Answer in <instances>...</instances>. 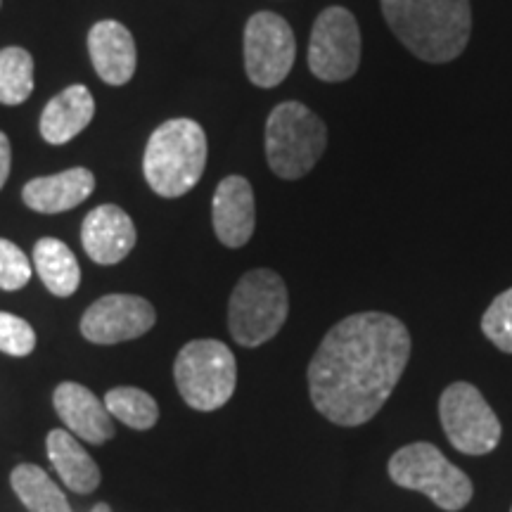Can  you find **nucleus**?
Listing matches in <instances>:
<instances>
[{
    "instance_id": "26",
    "label": "nucleus",
    "mask_w": 512,
    "mask_h": 512,
    "mask_svg": "<svg viewBox=\"0 0 512 512\" xmlns=\"http://www.w3.org/2000/svg\"><path fill=\"white\" fill-rule=\"evenodd\" d=\"M10 164H12V150H10V140L0 131V190H3L5 181L10 176Z\"/></svg>"
},
{
    "instance_id": "17",
    "label": "nucleus",
    "mask_w": 512,
    "mask_h": 512,
    "mask_svg": "<svg viewBox=\"0 0 512 512\" xmlns=\"http://www.w3.org/2000/svg\"><path fill=\"white\" fill-rule=\"evenodd\" d=\"M95 100L86 86H69L48 102L41 114V136L50 145H64L93 121Z\"/></svg>"
},
{
    "instance_id": "9",
    "label": "nucleus",
    "mask_w": 512,
    "mask_h": 512,
    "mask_svg": "<svg viewBox=\"0 0 512 512\" xmlns=\"http://www.w3.org/2000/svg\"><path fill=\"white\" fill-rule=\"evenodd\" d=\"M361 64V31L351 10L332 8L316 17L309 41V69L320 81H349Z\"/></svg>"
},
{
    "instance_id": "7",
    "label": "nucleus",
    "mask_w": 512,
    "mask_h": 512,
    "mask_svg": "<svg viewBox=\"0 0 512 512\" xmlns=\"http://www.w3.org/2000/svg\"><path fill=\"white\" fill-rule=\"evenodd\" d=\"M389 479L403 489L427 496L446 512L463 510L472 501V482L463 470L448 463L437 446L418 441L399 448L389 458Z\"/></svg>"
},
{
    "instance_id": "3",
    "label": "nucleus",
    "mask_w": 512,
    "mask_h": 512,
    "mask_svg": "<svg viewBox=\"0 0 512 512\" xmlns=\"http://www.w3.org/2000/svg\"><path fill=\"white\" fill-rule=\"evenodd\" d=\"M207 166V136L192 119H171L147 140L145 181L159 197H183L200 183Z\"/></svg>"
},
{
    "instance_id": "21",
    "label": "nucleus",
    "mask_w": 512,
    "mask_h": 512,
    "mask_svg": "<svg viewBox=\"0 0 512 512\" xmlns=\"http://www.w3.org/2000/svg\"><path fill=\"white\" fill-rule=\"evenodd\" d=\"M105 406L112 418L121 420L131 430H150L159 420L157 401L138 387L110 389L105 396Z\"/></svg>"
},
{
    "instance_id": "11",
    "label": "nucleus",
    "mask_w": 512,
    "mask_h": 512,
    "mask_svg": "<svg viewBox=\"0 0 512 512\" xmlns=\"http://www.w3.org/2000/svg\"><path fill=\"white\" fill-rule=\"evenodd\" d=\"M155 306L136 294H107L88 306L81 335L93 344H119L143 337L155 328Z\"/></svg>"
},
{
    "instance_id": "14",
    "label": "nucleus",
    "mask_w": 512,
    "mask_h": 512,
    "mask_svg": "<svg viewBox=\"0 0 512 512\" xmlns=\"http://www.w3.org/2000/svg\"><path fill=\"white\" fill-rule=\"evenodd\" d=\"M53 406L67 430L88 444L100 446L114 437V422L105 401L76 382H62L53 394Z\"/></svg>"
},
{
    "instance_id": "6",
    "label": "nucleus",
    "mask_w": 512,
    "mask_h": 512,
    "mask_svg": "<svg viewBox=\"0 0 512 512\" xmlns=\"http://www.w3.org/2000/svg\"><path fill=\"white\" fill-rule=\"evenodd\" d=\"M174 380L190 408L209 413L226 406L233 396L238 363L233 351L219 339H192L178 351Z\"/></svg>"
},
{
    "instance_id": "10",
    "label": "nucleus",
    "mask_w": 512,
    "mask_h": 512,
    "mask_svg": "<svg viewBox=\"0 0 512 512\" xmlns=\"http://www.w3.org/2000/svg\"><path fill=\"white\" fill-rule=\"evenodd\" d=\"M297 57L294 31L275 12H256L245 27V69L259 88H275L292 72Z\"/></svg>"
},
{
    "instance_id": "27",
    "label": "nucleus",
    "mask_w": 512,
    "mask_h": 512,
    "mask_svg": "<svg viewBox=\"0 0 512 512\" xmlns=\"http://www.w3.org/2000/svg\"><path fill=\"white\" fill-rule=\"evenodd\" d=\"M91 512H112V508H110V505H107V503H98Z\"/></svg>"
},
{
    "instance_id": "15",
    "label": "nucleus",
    "mask_w": 512,
    "mask_h": 512,
    "mask_svg": "<svg viewBox=\"0 0 512 512\" xmlns=\"http://www.w3.org/2000/svg\"><path fill=\"white\" fill-rule=\"evenodd\" d=\"M88 50L98 76L110 86H124L136 74V41L114 19H102L88 34Z\"/></svg>"
},
{
    "instance_id": "12",
    "label": "nucleus",
    "mask_w": 512,
    "mask_h": 512,
    "mask_svg": "<svg viewBox=\"0 0 512 512\" xmlns=\"http://www.w3.org/2000/svg\"><path fill=\"white\" fill-rule=\"evenodd\" d=\"M81 242L95 264L114 266L136 247V226L117 204H100L83 219Z\"/></svg>"
},
{
    "instance_id": "25",
    "label": "nucleus",
    "mask_w": 512,
    "mask_h": 512,
    "mask_svg": "<svg viewBox=\"0 0 512 512\" xmlns=\"http://www.w3.org/2000/svg\"><path fill=\"white\" fill-rule=\"evenodd\" d=\"M36 347V332L24 318L0 311V351L8 356H29Z\"/></svg>"
},
{
    "instance_id": "19",
    "label": "nucleus",
    "mask_w": 512,
    "mask_h": 512,
    "mask_svg": "<svg viewBox=\"0 0 512 512\" xmlns=\"http://www.w3.org/2000/svg\"><path fill=\"white\" fill-rule=\"evenodd\" d=\"M34 266L43 285L55 297H72L79 290L81 268L72 249L55 238H43L34 247Z\"/></svg>"
},
{
    "instance_id": "20",
    "label": "nucleus",
    "mask_w": 512,
    "mask_h": 512,
    "mask_svg": "<svg viewBox=\"0 0 512 512\" xmlns=\"http://www.w3.org/2000/svg\"><path fill=\"white\" fill-rule=\"evenodd\" d=\"M10 484L29 512H72L60 486L38 465H17L10 475Z\"/></svg>"
},
{
    "instance_id": "8",
    "label": "nucleus",
    "mask_w": 512,
    "mask_h": 512,
    "mask_svg": "<svg viewBox=\"0 0 512 512\" xmlns=\"http://www.w3.org/2000/svg\"><path fill=\"white\" fill-rule=\"evenodd\" d=\"M439 420L448 441L465 456H486L501 441L503 427L475 384H448L439 399Z\"/></svg>"
},
{
    "instance_id": "2",
    "label": "nucleus",
    "mask_w": 512,
    "mask_h": 512,
    "mask_svg": "<svg viewBox=\"0 0 512 512\" xmlns=\"http://www.w3.org/2000/svg\"><path fill=\"white\" fill-rule=\"evenodd\" d=\"M392 34L422 62L463 55L472 34L470 0H380Z\"/></svg>"
},
{
    "instance_id": "28",
    "label": "nucleus",
    "mask_w": 512,
    "mask_h": 512,
    "mask_svg": "<svg viewBox=\"0 0 512 512\" xmlns=\"http://www.w3.org/2000/svg\"><path fill=\"white\" fill-rule=\"evenodd\" d=\"M510 512H512V508H510Z\"/></svg>"
},
{
    "instance_id": "1",
    "label": "nucleus",
    "mask_w": 512,
    "mask_h": 512,
    "mask_svg": "<svg viewBox=\"0 0 512 512\" xmlns=\"http://www.w3.org/2000/svg\"><path fill=\"white\" fill-rule=\"evenodd\" d=\"M411 347V332L389 313L339 320L309 363L313 408L339 427L366 425L399 384Z\"/></svg>"
},
{
    "instance_id": "24",
    "label": "nucleus",
    "mask_w": 512,
    "mask_h": 512,
    "mask_svg": "<svg viewBox=\"0 0 512 512\" xmlns=\"http://www.w3.org/2000/svg\"><path fill=\"white\" fill-rule=\"evenodd\" d=\"M31 280V261L15 242L0 238V290H22Z\"/></svg>"
},
{
    "instance_id": "18",
    "label": "nucleus",
    "mask_w": 512,
    "mask_h": 512,
    "mask_svg": "<svg viewBox=\"0 0 512 512\" xmlns=\"http://www.w3.org/2000/svg\"><path fill=\"white\" fill-rule=\"evenodd\" d=\"M48 458L64 486L74 494H91L100 486V467L88 456L86 448L79 444L69 430H53L46 439Z\"/></svg>"
},
{
    "instance_id": "5",
    "label": "nucleus",
    "mask_w": 512,
    "mask_h": 512,
    "mask_svg": "<svg viewBox=\"0 0 512 512\" xmlns=\"http://www.w3.org/2000/svg\"><path fill=\"white\" fill-rule=\"evenodd\" d=\"M328 147V128L302 102H283L266 121V159L285 181L304 178Z\"/></svg>"
},
{
    "instance_id": "22",
    "label": "nucleus",
    "mask_w": 512,
    "mask_h": 512,
    "mask_svg": "<svg viewBox=\"0 0 512 512\" xmlns=\"http://www.w3.org/2000/svg\"><path fill=\"white\" fill-rule=\"evenodd\" d=\"M34 91V60L24 48L0 50V102L22 105Z\"/></svg>"
},
{
    "instance_id": "16",
    "label": "nucleus",
    "mask_w": 512,
    "mask_h": 512,
    "mask_svg": "<svg viewBox=\"0 0 512 512\" xmlns=\"http://www.w3.org/2000/svg\"><path fill=\"white\" fill-rule=\"evenodd\" d=\"M95 190V176L83 166L67 169L62 174L34 178L24 185L22 200L38 214H60L79 207Z\"/></svg>"
},
{
    "instance_id": "4",
    "label": "nucleus",
    "mask_w": 512,
    "mask_h": 512,
    "mask_svg": "<svg viewBox=\"0 0 512 512\" xmlns=\"http://www.w3.org/2000/svg\"><path fill=\"white\" fill-rule=\"evenodd\" d=\"M290 313L285 280L271 268H254L235 285L228 302V330L242 347H261L278 335Z\"/></svg>"
},
{
    "instance_id": "23",
    "label": "nucleus",
    "mask_w": 512,
    "mask_h": 512,
    "mask_svg": "<svg viewBox=\"0 0 512 512\" xmlns=\"http://www.w3.org/2000/svg\"><path fill=\"white\" fill-rule=\"evenodd\" d=\"M482 332L505 354H512V287L498 294L482 316Z\"/></svg>"
},
{
    "instance_id": "13",
    "label": "nucleus",
    "mask_w": 512,
    "mask_h": 512,
    "mask_svg": "<svg viewBox=\"0 0 512 512\" xmlns=\"http://www.w3.org/2000/svg\"><path fill=\"white\" fill-rule=\"evenodd\" d=\"M211 221L216 238L230 249L245 247L254 235L256 202L247 178L228 176L219 183L211 202Z\"/></svg>"
}]
</instances>
